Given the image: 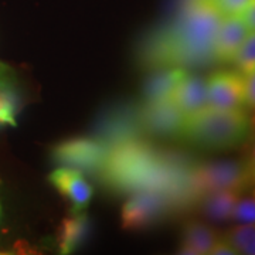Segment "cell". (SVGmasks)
<instances>
[{
  "mask_svg": "<svg viewBox=\"0 0 255 255\" xmlns=\"http://www.w3.org/2000/svg\"><path fill=\"white\" fill-rule=\"evenodd\" d=\"M221 18L207 0H184L173 21L146 40L140 48V61L152 70L211 63Z\"/></svg>",
  "mask_w": 255,
  "mask_h": 255,
  "instance_id": "cell-1",
  "label": "cell"
},
{
  "mask_svg": "<svg viewBox=\"0 0 255 255\" xmlns=\"http://www.w3.org/2000/svg\"><path fill=\"white\" fill-rule=\"evenodd\" d=\"M253 133V119L246 110L206 107L184 119L180 137L201 150H231L243 146Z\"/></svg>",
  "mask_w": 255,
  "mask_h": 255,
  "instance_id": "cell-2",
  "label": "cell"
},
{
  "mask_svg": "<svg viewBox=\"0 0 255 255\" xmlns=\"http://www.w3.org/2000/svg\"><path fill=\"white\" fill-rule=\"evenodd\" d=\"M190 186L194 200L216 190L246 193L254 189L247 160H213L191 164Z\"/></svg>",
  "mask_w": 255,
  "mask_h": 255,
  "instance_id": "cell-3",
  "label": "cell"
},
{
  "mask_svg": "<svg viewBox=\"0 0 255 255\" xmlns=\"http://www.w3.org/2000/svg\"><path fill=\"white\" fill-rule=\"evenodd\" d=\"M177 209L176 201L164 191L140 190L132 193L122 207V227L140 230L153 226Z\"/></svg>",
  "mask_w": 255,
  "mask_h": 255,
  "instance_id": "cell-4",
  "label": "cell"
},
{
  "mask_svg": "<svg viewBox=\"0 0 255 255\" xmlns=\"http://www.w3.org/2000/svg\"><path fill=\"white\" fill-rule=\"evenodd\" d=\"M110 146L100 139L94 137H77L68 139L55 146L51 150L53 160L61 166L77 169L82 173H101Z\"/></svg>",
  "mask_w": 255,
  "mask_h": 255,
  "instance_id": "cell-5",
  "label": "cell"
},
{
  "mask_svg": "<svg viewBox=\"0 0 255 255\" xmlns=\"http://www.w3.org/2000/svg\"><path fill=\"white\" fill-rule=\"evenodd\" d=\"M207 107L246 110V78L237 70H219L206 78Z\"/></svg>",
  "mask_w": 255,
  "mask_h": 255,
  "instance_id": "cell-6",
  "label": "cell"
},
{
  "mask_svg": "<svg viewBox=\"0 0 255 255\" xmlns=\"http://www.w3.org/2000/svg\"><path fill=\"white\" fill-rule=\"evenodd\" d=\"M140 129L159 137H180L186 115L172 100L145 102L137 114Z\"/></svg>",
  "mask_w": 255,
  "mask_h": 255,
  "instance_id": "cell-7",
  "label": "cell"
},
{
  "mask_svg": "<svg viewBox=\"0 0 255 255\" xmlns=\"http://www.w3.org/2000/svg\"><path fill=\"white\" fill-rule=\"evenodd\" d=\"M48 182L71 204V210L82 211L91 203L94 189L77 169L60 166L48 174Z\"/></svg>",
  "mask_w": 255,
  "mask_h": 255,
  "instance_id": "cell-8",
  "label": "cell"
},
{
  "mask_svg": "<svg viewBox=\"0 0 255 255\" xmlns=\"http://www.w3.org/2000/svg\"><path fill=\"white\" fill-rule=\"evenodd\" d=\"M251 31L240 16L223 17L214 40V60L231 63Z\"/></svg>",
  "mask_w": 255,
  "mask_h": 255,
  "instance_id": "cell-9",
  "label": "cell"
},
{
  "mask_svg": "<svg viewBox=\"0 0 255 255\" xmlns=\"http://www.w3.org/2000/svg\"><path fill=\"white\" fill-rule=\"evenodd\" d=\"M170 100L186 117L193 115L207 107V87L206 78L197 74L187 73Z\"/></svg>",
  "mask_w": 255,
  "mask_h": 255,
  "instance_id": "cell-10",
  "label": "cell"
},
{
  "mask_svg": "<svg viewBox=\"0 0 255 255\" xmlns=\"http://www.w3.org/2000/svg\"><path fill=\"white\" fill-rule=\"evenodd\" d=\"M90 217L85 210H71L57 230V244L60 254H71L81 246L90 234Z\"/></svg>",
  "mask_w": 255,
  "mask_h": 255,
  "instance_id": "cell-11",
  "label": "cell"
},
{
  "mask_svg": "<svg viewBox=\"0 0 255 255\" xmlns=\"http://www.w3.org/2000/svg\"><path fill=\"white\" fill-rule=\"evenodd\" d=\"M189 73L183 67H162L156 68L143 87L145 102L170 100L174 90L180 84L184 75Z\"/></svg>",
  "mask_w": 255,
  "mask_h": 255,
  "instance_id": "cell-12",
  "label": "cell"
},
{
  "mask_svg": "<svg viewBox=\"0 0 255 255\" xmlns=\"http://www.w3.org/2000/svg\"><path fill=\"white\" fill-rule=\"evenodd\" d=\"M219 238V234L209 226L199 221H190L183 228L179 254H210Z\"/></svg>",
  "mask_w": 255,
  "mask_h": 255,
  "instance_id": "cell-13",
  "label": "cell"
},
{
  "mask_svg": "<svg viewBox=\"0 0 255 255\" xmlns=\"http://www.w3.org/2000/svg\"><path fill=\"white\" fill-rule=\"evenodd\" d=\"M241 193L233 190H216L203 194L197 203L204 216L213 221H226L233 217V211Z\"/></svg>",
  "mask_w": 255,
  "mask_h": 255,
  "instance_id": "cell-14",
  "label": "cell"
},
{
  "mask_svg": "<svg viewBox=\"0 0 255 255\" xmlns=\"http://www.w3.org/2000/svg\"><path fill=\"white\" fill-rule=\"evenodd\" d=\"M237 254L255 255V224H243L240 223L236 227L230 228L223 236Z\"/></svg>",
  "mask_w": 255,
  "mask_h": 255,
  "instance_id": "cell-15",
  "label": "cell"
},
{
  "mask_svg": "<svg viewBox=\"0 0 255 255\" xmlns=\"http://www.w3.org/2000/svg\"><path fill=\"white\" fill-rule=\"evenodd\" d=\"M18 98L13 84L0 85V128L16 127Z\"/></svg>",
  "mask_w": 255,
  "mask_h": 255,
  "instance_id": "cell-16",
  "label": "cell"
},
{
  "mask_svg": "<svg viewBox=\"0 0 255 255\" xmlns=\"http://www.w3.org/2000/svg\"><path fill=\"white\" fill-rule=\"evenodd\" d=\"M231 63L236 65V70L243 75H247L255 70V31H251L248 34Z\"/></svg>",
  "mask_w": 255,
  "mask_h": 255,
  "instance_id": "cell-17",
  "label": "cell"
},
{
  "mask_svg": "<svg viewBox=\"0 0 255 255\" xmlns=\"http://www.w3.org/2000/svg\"><path fill=\"white\" fill-rule=\"evenodd\" d=\"M231 219L243 224H255V187L250 194L238 196Z\"/></svg>",
  "mask_w": 255,
  "mask_h": 255,
  "instance_id": "cell-18",
  "label": "cell"
},
{
  "mask_svg": "<svg viewBox=\"0 0 255 255\" xmlns=\"http://www.w3.org/2000/svg\"><path fill=\"white\" fill-rule=\"evenodd\" d=\"M221 17L240 16L255 0H207Z\"/></svg>",
  "mask_w": 255,
  "mask_h": 255,
  "instance_id": "cell-19",
  "label": "cell"
},
{
  "mask_svg": "<svg viewBox=\"0 0 255 255\" xmlns=\"http://www.w3.org/2000/svg\"><path fill=\"white\" fill-rule=\"evenodd\" d=\"M246 78V107L255 110V70L244 75Z\"/></svg>",
  "mask_w": 255,
  "mask_h": 255,
  "instance_id": "cell-20",
  "label": "cell"
},
{
  "mask_svg": "<svg viewBox=\"0 0 255 255\" xmlns=\"http://www.w3.org/2000/svg\"><path fill=\"white\" fill-rule=\"evenodd\" d=\"M210 254H213V255H236L237 254V251L234 250V247L231 246V244L228 243L226 238L220 237L219 240H217V243L214 244V247L211 248Z\"/></svg>",
  "mask_w": 255,
  "mask_h": 255,
  "instance_id": "cell-21",
  "label": "cell"
},
{
  "mask_svg": "<svg viewBox=\"0 0 255 255\" xmlns=\"http://www.w3.org/2000/svg\"><path fill=\"white\" fill-rule=\"evenodd\" d=\"M240 17L244 20V23L247 24V27L250 28V31H255V1L251 3L248 7H247Z\"/></svg>",
  "mask_w": 255,
  "mask_h": 255,
  "instance_id": "cell-22",
  "label": "cell"
},
{
  "mask_svg": "<svg viewBox=\"0 0 255 255\" xmlns=\"http://www.w3.org/2000/svg\"><path fill=\"white\" fill-rule=\"evenodd\" d=\"M251 136H253V142H251V149H250V155L247 159V164H248V170H250V176H251V182L255 187V129L251 133Z\"/></svg>",
  "mask_w": 255,
  "mask_h": 255,
  "instance_id": "cell-23",
  "label": "cell"
},
{
  "mask_svg": "<svg viewBox=\"0 0 255 255\" xmlns=\"http://www.w3.org/2000/svg\"><path fill=\"white\" fill-rule=\"evenodd\" d=\"M13 73L10 70L9 65L0 63V85H6V84H13Z\"/></svg>",
  "mask_w": 255,
  "mask_h": 255,
  "instance_id": "cell-24",
  "label": "cell"
},
{
  "mask_svg": "<svg viewBox=\"0 0 255 255\" xmlns=\"http://www.w3.org/2000/svg\"><path fill=\"white\" fill-rule=\"evenodd\" d=\"M0 214H1V207H0Z\"/></svg>",
  "mask_w": 255,
  "mask_h": 255,
  "instance_id": "cell-25",
  "label": "cell"
}]
</instances>
